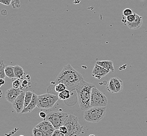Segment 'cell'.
<instances>
[{
	"label": "cell",
	"instance_id": "cell-22",
	"mask_svg": "<svg viewBox=\"0 0 147 136\" xmlns=\"http://www.w3.org/2000/svg\"><path fill=\"white\" fill-rule=\"evenodd\" d=\"M67 89V87L66 86L63 84V83H59L57 84V85L55 86L54 87V90L55 92L57 93H59L62 92L63 91H64L65 90Z\"/></svg>",
	"mask_w": 147,
	"mask_h": 136
},
{
	"label": "cell",
	"instance_id": "cell-19",
	"mask_svg": "<svg viewBox=\"0 0 147 136\" xmlns=\"http://www.w3.org/2000/svg\"><path fill=\"white\" fill-rule=\"evenodd\" d=\"M107 91H109L111 93H117V91H116V87L115 85V83L114 82V80L113 79V78H111L109 82H108L107 85Z\"/></svg>",
	"mask_w": 147,
	"mask_h": 136
},
{
	"label": "cell",
	"instance_id": "cell-5",
	"mask_svg": "<svg viewBox=\"0 0 147 136\" xmlns=\"http://www.w3.org/2000/svg\"><path fill=\"white\" fill-rule=\"evenodd\" d=\"M69 114L62 111H54L47 114L46 120H49L54 126L55 129H59V128L64 125L66 119Z\"/></svg>",
	"mask_w": 147,
	"mask_h": 136
},
{
	"label": "cell",
	"instance_id": "cell-1",
	"mask_svg": "<svg viewBox=\"0 0 147 136\" xmlns=\"http://www.w3.org/2000/svg\"><path fill=\"white\" fill-rule=\"evenodd\" d=\"M84 80L82 74L76 70L71 65H67L63 68L57 77L54 84L52 85L59 83H63L66 86L67 90L71 92L75 90L77 85Z\"/></svg>",
	"mask_w": 147,
	"mask_h": 136
},
{
	"label": "cell",
	"instance_id": "cell-18",
	"mask_svg": "<svg viewBox=\"0 0 147 136\" xmlns=\"http://www.w3.org/2000/svg\"><path fill=\"white\" fill-rule=\"evenodd\" d=\"M5 72L6 77L9 78V79H13L14 78H15L13 66H11V65L6 66L5 69Z\"/></svg>",
	"mask_w": 147,
	"mask_h": 136
},
{
	"label": "cell",
	"instance_id": "cell-37",
	"mask_svg": "<svg viewBox=\"0 0 147 136\" xmlns=\"http://www.w3.org/2000/svg\"><path fill=\"white\" fill-rule=\"evenodd\" d=\"M96 136V135H90V136Z\"/></svg>",
	"mask_w": 147,
	"mask_h": 136
},
{
	"label": "cell",
	"instance_id": "cell-7",
	"mask_svg": "<svg viewBox=\"0 0 147 136\" xmlns=\"http://www.w3.org/2000/svg\"><path fill=\"white\" fill-rule=\"evenodd\" d=\"M36 127L39 128L47 136H52L54 131L56 130L54 126L51 124V122L46 119L40 122L39 124L36 125Z\"/></svg>",
	"mask_w": 147,
	"mask_h": 136
},
{
	"label": "cell",
	"instance_id": "cell-9",
	"mask_svg": "<svg viewBox=\"0 0 147 136\" xmlns=\"http://www.w3.org/2000/svg\"><path fill=\"white\" fill-rule=\"evenodd\" d=\"M26 92L23 91L12 103V106L17 113H22L24 109Z\"/></svg>",
	"mask_w": 147,
	"mask_h": 136
},
{
	"label": "cell",
	"instance_id": "cell-3",
	"mask_svg": "<svg viewBox=\"0 0 147 136\" xmlns=\"http://www.w3.org/2000/svg\"><path fill=\"white\" fill-rule=\"evenodd\" d=\"M106 112V107H92L85 111L84 118L87 122H99L105 117Z\"/></svg>",
	"mask_w": 147,
	"mask_h": 136
},
{
	"label": "cell",
	"instance_id": "cell-15",
	"mask_svg": "<svg viewBox=\"0 0 147 136\" xmlns=\"http://www.w3.org/2000/svg\"><path fill=\"white\" fill-rule=\"evenodd\" d=\"M46 97L48 101L49 105L50 108L53 107L54 105L57 103V102L59 101V97L58 95L53 94L46 93Z\"/></svg>",
	"mask_w": 147,
	"mask_h": 136
},
{
	"label": "cell",
	"instance_id": "cell-27",
	"mask_svg": "<svg viewBox=\"0 0 147 136\" xmlns=\"http://www.w3.org/2000/svg\"><path fill=\"white\" fill-rule=\"evenodd\" d=\"M22 86V83H20V79H18L15 80L14 81H13V82L12 83V87L14 88H20V86Z\"/></svg>",
	"mask_w": 147,
	"mask_h": 136
},
{
	"label": "cell",
	"instance_id": "cell-2",
	"mask_svg": "<svg viewBox=\"0 0 147 136\" xmlns=\"http://www.w3.org/2000/svg\"><path fill=\"white\" fill-rule=\"evenodd\" d=\"M96 86L92 83L82 80L77 85L76 91L79 107L81 110L86 111L91 107L90 105L91 94L92 89Z\"/></svg>",
	"mask_w": 147,
	"mask_h": 136
},
{
	"label": "cell",
	"instance_id": "cell-14",
	"mask_svg": "<svg viewBox=\"0 0 147 136\" xmlns=\"http://www.w3.org/2000/svg\"><path fill=\"white\" fill-rule=\"evenodd\" d=\"M96 63L105 69L110 70L112 72H114L115 71L114 67V64L112 61H110V60L97 61Z\"/></svg>",
	"mask_w": 147,
	"mask_h": 136
},
{
	"label": "cell",
	"instance_id": "cell-21",
	"mask_svg": "<svg viewBox=\"0 0 147 136\" xmlns=\"http://www.w3.org/2000/svg\"><path fill=\"white\" fill-rule=\"evenodd\" d=\"M33 93L31 91H26L25 93V104H24V108L27 107L29 103L31 102Z\"/></svg>",
	"mask_w": 147,
	"mask_h": 136
},
{
	"label": "cell",
	"instance_id": "cell-33",
	"mask_svg": "<svg viewBox=\"0 0 147 136\" xmlns=\"http://www.w3.org/2000/svg\"><path fill=\"white\" fill-rule=\"evenodd\" d=\"M39 116L41 118L45 119L47 118V114L44 112H40L39 113Z\"/></svg>",
	"mask_w": 147,
	"mask_h": 136
},
{
	"label": "cell",
	"instance_id": "cell-8",
	"mask_svg": "<svg viewBox=\"0 0 147 136\" xmlns=\"http://www.w3.org/2000/svg\"><path fill=\"white\" fill-rule=\"evenodd\" d=\"M24 88L21 86L19 88H10L6 91L5 97L7 102L10 103H13L15 100L16 99L17 97L20 95L23 91Z\"/></svg>",
	"mask_w": 147,
	"mask_h": 136
},
{
	"label": "cell",
	"instance_id": "cell-20",
	"mask_svg": "<svg viewBox=\"0 0 147 136\" xmlns=\"http://www.w3.org/2000/svg\"><path fill=\"white\" fill-rule=\"evenodd\" d=\"M58 96L60 100L66 101L71 97V91L66 89L62 92L58 94Z\"/></svg>",
	"mask_w": 147,
	"mask_h": 136
},
{
	"label": "cell",
	"instance_id": "cell-25",
	"mask_svg": "<svg viewBox=\"0 0 147 136\" xmlns=\"http://www.w3.org/2000/svg\"><path fill=\"white\" fill-rule=\"evenodd\" d=\"M11 5L13 9L19 8L21 6V2L20 0H12Z\"/></svg>",
	"mask_w": 147,
	"mask_h": 136
},
{
	"label": "cell",
	"instance_id": "cell-6",
	"mask_svg": "<svg viewBox=\"0 0 147 136\" xmlns=\"http://www.w3.org/2000/svg\"><path fill=\"white\" fill-rule=\"evenodd\" d=\"M108 102V99L105 94L94 86L91 94V107H107Z\"/></svg>",
	"mask_w": 147,
	"mask_h": 136
},
{
	"label": "cell",
	"instance_id": "cell-11",
	"mask_svg": "<svg viewBox=\"0 0 147 136\" xmlns=\"http://www.w3.org/2000/svg\"><path fill=\"white\" fill-rule=\"evenodd\" d=\"M122 22L124 23L125 25L127 26L131 29H140L142 24V17L137 14L136 20L132 23H129L126 21V18H125L124 16L122 19Z\"/></svg>",
	"mask_w": 147,
	"mask_h": 136
},
{
	"label": "cell",
	"instance_id": "cell-31",
	"mask_svg": "<svg viewBox=\"0 0 147 136\" xmlns=\"http://www.w3.org/2000/svg\"><path fill=\"white\" fill-rule=\"evenodd\" d=\"M12 0H0V3L5 5L9 6L11 5Z\"/></svg>",
	"mask_w": 147,
	"mask_h": 136
},
{
	"label": "cell",
	"instance_id": "cell-28",
	"mask_svg": "<svg viewBox=\"0 0 147 136\" xmlns=\"http://www.w3.org/2000/svg\"><path fill=\"white\" fill-rule=\"evenodd\" d=\"M123 16H124L125 17H127L128 16H129L130 15L133 14V12L130 9H125L123 11Z\"/></svg>",
	"mask_w": 147,
	"mask_h": 136
},
{
	"label": "cell",
	"instance_id": "cell-36",
	"mask_svg": "<svg viewBox=\"0 0 147 136\" xmlns=\"http://www.w3.org/2000/svg\"><path fill=\"white\" fill-rule=\"evenodd\" d=\"M2 91L1 90V97H2Z\"/></svg>",
	"mask_w": 147,
	"mask_h": 136
},
{
	"label": "cell",
	"instance_id": "cell-30",
	"mask_svg": "<svg viewBox=\"0 0 147 136\" xmlns=\"http://www.w3.org/2000/svg\"><path fill=\"white\" fill-rule=\"evenodd\" d=\"M62 133L64 134V135H66L67 133H68V131H67V128L65 126H62L61 127L59 128V129Z\"/></svg>",
	"mask_w": 147,
	"mask_h": 136
},
{
	"label": "cell",
	"instance_id": "cell-4",
	"mask_svg": "<svg viewBox=\"0 0 147 136\" xmlns=\"http://www.w3.org/2000/svg\"><path fill=\"white\" fill-rule=\"evenodd\" d=\"M68 133L65 136H78L83 132L84 128L79 124L78 118L73 115H69L64 122Z\"/></svg>",
	"mask_w": 147,
	"mask_h": 136
},
{
	"label": "cell",
	"instance_id": "cell-16",
	"mask_svg": "<svg viewBox=\"0 0 147 136\" xmlns=\"http://www.w3.org/2000/svg\"><path fill=\"white\" fill-rule=\"evenodd\" d=\"M14 70L15 76L16 78L20 80L24 79V77L25 72L22 67H21L20 66L18 65H15L14 66Z\"/></svg>",
	"mask_w": 147,
	"mask_h": 136
},
{
	"label": "cell",
	"instance_id": "cell-23",
	"mask_svg": "<svg viewBox=\"0 0 147 136\" xmlns=\"http://www.w3.org/2000/svg\"><path fill=\"white\" fill-rule=\"evenodd\" d=\"M6 65L3 62V60H1V65H0V78L1 79H5L6 75L5 72V69Z\"/></svg>",
	"mask_w": 147,
	"mask_h": 136
},
{
	"label": "cell",
	"instance_id": "cell-13",
	"mask_svg": "<svg viewBox=\"0 0 147 136\" xmlns=\"http://www.w3.org/2000/svg\"><path fill=\"white\" fill-rule=\"evenodd\" d=\"M37 107L40 109H50L48 101L45 94L38 95Z\"/></svg>",
	"mask_w": 147,
	"mask_h": 136
},
{
	"label": "cell",
	"instance_id": "cell-17",
	"mask_svg": "<svg viewBox=\"0 0 147 136\" xmlns=\"http://www.w3.org/2000/svg\"><path fill=\"white\" fill-rule=\"evenodd\" d=\"M113 79L116 87L117 93L121 92L123 91V88H124V83L123 81L118 77L113 78Z\"/></svg>",
	"mask_w": 147,
	"mask_h": 136
},
{
	"label": "cell",
	"instance_id": "cell-32",
	"mask_svg": "<svg viewBox=\"0 0 147 136\" xmlns=\"http://www.w3.org/2000/svg\"><path fill=\"white\" fill-rule=\"evenodd\" d=\"M52 136H65L64 134L62 133L59 129H56L54 131Z\"/></svg>",
	"mask_w": 147,
	"mask_h": 136
},
{
	"label": "cell",
	"instance_id": "cell-26",
	"mask_svg": "<svg viewBox=\"0 0 147 136\" xmlns=\"http://www.w3.org/2000/svg\"><path fill=\"white\" fill-rule=\"evenodd\" d=\"M137 13H133V14L130 15L127 17H126V20L127 22L132 23L136 20Z\"/></svg>",
	"mask_w": 147,
	"mask_h": 136
},
{
	"label": "cell",
	"instance_id": "cell-38",
	"mask_svg": "<svg viewBox=\"0 0 147 136\" xmlns=\"http://www.w3.org/2000/svg\"><path fill=\"white\" fill-rule=\"evenodd\" d=\"M20 136H24V135H20Z\"/></svg>",
	"mask_w": 147,
	"mask_h": 136
},
{
	"label": "cell",
	"instance_id": "cell-12",
	"mask_svg": "<svg viewBox=\"0 0 147 136\" xmlns=\"http://www.w3.org/2000/svg\"><path fill=\"white\" fill-rule=\"evenodd\" d=\"M38 99V96L36 95V94H33L32 99L31 102L29 103V104L28 105V106L27 107H26L24 109L23 112H22V114L30 113L32 111H33L35 108L37 107Z\"/></svg>",
	"mask_w": 147,
	"mask_h": 136
},
{
	"label": "cell",
	"instance_id": "cell-29",
	"mask_svg": "<svg viewBox=\"0 0 147 136\" xmlns=\"http://www.w3.org/2000/svg\"><path fill=\"white\" fill-rule=\"evenodd\" d=\"M29 84H30V83L28 80H24L22 83V86L24 88H28Z\"/></svg>",
	"mask_w": 147,
	"mask_h": 136
},
{
	"label": "cell",
	"instance_id": "cell-10",
	"mask_svg": "<svg viewBox=\"0 0 147 136\" xmlns=\"http://www.w3.org/2000/svg\"><path fill=\"white\" fill-rule=\"evenodd\" d=\"M110 72V70L105 69L96 63L92 71V76L97 79H101L102 78L105 77Z\"/></svg>",
	"mask_w": 147,
	"mask_h": 136
},
{
	"label": "cell",
	"instance_id": "cell-34",
	"mask_svg": "<svg viewBox=\"0 0 147 136\" xmlns=\"http://www.w3.org/2000/svg\"><path fill=\"white\" fill-rule=\"evenodd\" d=\"M0 86H2V85H4L5 84V81L4 79H0Z\"/></svg>",
	"mask_w": 147,
	"mask_h": 136
},
{
	"label": "cell",
	"instance_id": "cell-24",
	"mask_svg": "<svg viewBox=\"0 0 147 136\" xmlns=\"http://www.w3.org/2000/svg\"><path fill=\"white\" fill-rule=\"evenodd\" d=\"M33 136H47L39 128L35 127L32 129Z\"/></svg>",
	"mask_w": 147,
	"mask_h": 136
},
{
	"label": "cell",
	"instance_id": "cell-35",
	"mask_svg": "<svg viewBox=\"0 0 147 136\" xmlns=\"http://www.w3.org/2000/svg\"><path fill=\"white\" fill-rule=\"evenodd\" d=\"M26 77H27V78H28V79L27 80H30V79H29V78H30V75H29V74H28V75L26 76Z\"/></svg>",
	"mask_w": 147,
	"mask_h": 136
}]
</instances>
